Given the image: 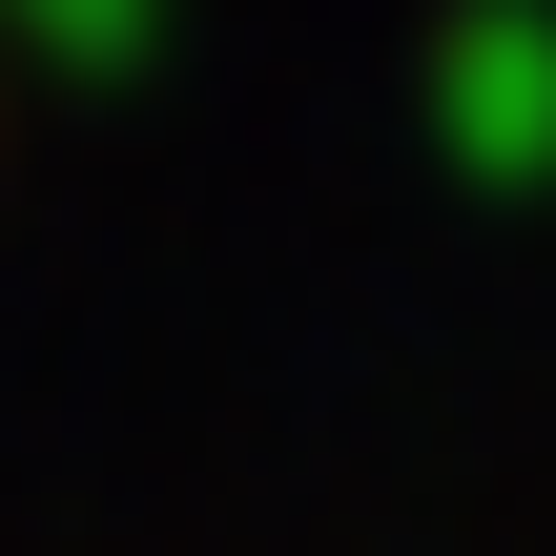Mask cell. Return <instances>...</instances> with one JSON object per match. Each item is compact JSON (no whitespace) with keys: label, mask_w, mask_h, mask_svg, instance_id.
<instances>
[{"label":"cell","mask_w":556,"mask_h":556,"mask_svg":"<svg viewBox=\"0 0 556 556\" xmlns=\"http://www.w3.org/2000/svg\"><path fill=\"white\" fill-rule=\"evenodd\" d=\"M454 165L475 186H556V21L536 0H475L454 21Z\"/></svg>","instance_id":"obj_1"}]
</instances>
